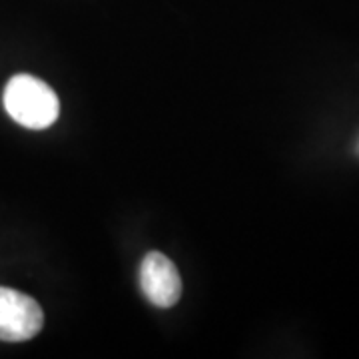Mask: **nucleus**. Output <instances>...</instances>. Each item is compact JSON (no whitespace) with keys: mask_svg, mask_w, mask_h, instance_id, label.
<instances>
[{"mask_svg":"<svg viewBox=\"0 0 359 359\" xmlns=\"http://www.w3.org/2000/svg\"><path fill=\"white\" fill-rule=\"evenodd\" d=\"M2 102L14 122L30 130L48 128L60 114L56 92L46 82L30 74L11 78L4 88Z\"/></svg>","mask_w":359,"mask_h":359,"instance_id":"f257e3e1","label":"nucleus"},{"mask_svg":"<svg viewBox=\"0 0 359 359\" xmlns=\"http://www.w3.org/2000/svg\"><path fill=\"white\" fill-rule=\"evenodd\" d=\"M44 325L39 302L11 287H0V339L28 341Z\"/></svg>","mask_w":359,"mask_h":359,"instance_id":"f03ea898","label":"nucleus"},{"mask_svg":"<svg viewBox=\"0 0 359 359\" xmlns=\"http://www.w3.org/2000/svg\"><path fill=\"white\" fill-rule=\"evenodd\" d=\"M140 285L156 308H172L182 295V280L174 262L160 252H150L142 259Z\"/></svg>","mask_w":359,"mask_h":359,"instance_id":"7ed1b4c3","label":"nucleus"},{"mask_svg":"<svg viewBox=\"0 0 359 359\" xmlns=\"http://www.w3.org/2000/svg\"><path fill=\"white\" fill-rule=\"evenodd\" d=\"M355 152H358V154H359V140H358V144H355Z\"/></svg>","mask_w":359,"mask_h":359,"instance_id":"20e7f679","label":"nucleus"}]
</instances>
